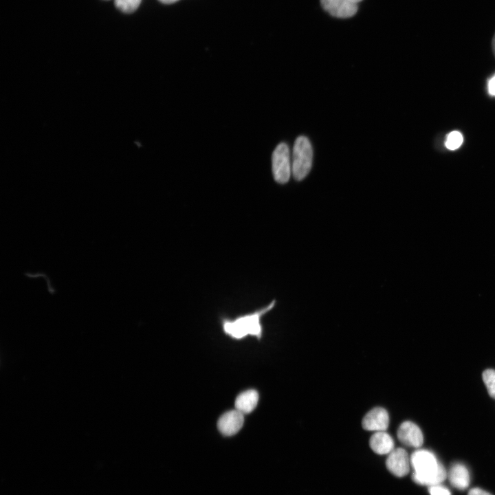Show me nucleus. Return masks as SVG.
<instances>
[{
    "mask_svg": "<svg viewBox=\"0 0 495 495\" xmlns=\"http://www.w3.org/2000/svg\"><path fill=\"white\" fill-rule=\"evenodd\" d=\"M413 468L412 478L420 485L432 486L442 483L447 477L444 467L435 455L426 450H418L410 457Z\"/></svg>",
    "mask_w": 495,
    "mask_h": 495,
    "instance_id": "1",
    "label": "nucleus"
},
{
    "mask_svg": "<svg viewBox=\"0 0 495 495\" xmlns=\"http://www.w3.org/2000/svg\"><path fill=\"white\" fill-rule=\"evenodd\" d=\"M274 304L275 302L273 301L267 307L257 312L241 316L234 320L224 322L223 329L225 332L236 339L243 338L248 335L260 338L262 332L260 322L261 316L270 311Z\"/></svg>",
    "mask_w": 495,
    "mask_h": 495,
    "instance_id": "2",
    "label": "nucleus"
},
{
    "mask_svg": "<svg viewBox=\"0 0 495 495\" xmlns=\"http://www.w3.org/2000/svg\"><path fill=\"white\" fill-rule=\"evenodd\" d=\"M313 150L309 139L303 135L298 137L292 151V173L296 181L306 177L311 170Z\"/></svg>",
    "mask_w": 495,
    "mask_h": 495,
    "instance_id": "3",
    "label": "nucleus"
},
{
    "mask_svg": "<svg viewBox=\"0 0 495 495\" xmlns=\"http://www.w3.org/2000/svg\"><path fill=\"white\" fill-rule=\"evenodd\" d=\"M272 173L275 181L279 184L287 183L292 174V164L289 146L282 142L277 145L272 153Z\"/></svg>",
    "mask_w": 495,
    "mask_h": 495,
    "instance_id": "4",
    "label": "nucleus"
},
{
    "mask_svg": "<svg viewBox=\"0 0 495 495\" xmlns=\"http://www.w3.org/2000/svg\"><path fill=\"white\" fill-rule=\"evenodd\" d=\"M386 465L390 473L396 476L402 477L409 472L410 459L404 449L394 448L388 454Z\"/></svg>",
    "mask_w": 495,
    "mask_h": 495,
    "instance_id": "5",
    "label": "nucleus"
},
{
    "mask_svg": "<svg viewBox=\"0 0 495 495\" xmlns=\"http://www.w3.org/2000/svg\"><path fill=\"white\" fill-rule=\"evenodd\" d=\"M244 423V414L235 410H229L223 414L217 421L219 432L225 436L236 434Z\"/></svg>",
    "mask_w": 495,
    "mask_h": 495,
    "instance_id": "6",
    "label": "nucleus"
},
{
    "mask_svg": "<svg viewBox=\"0 0 495 495\" xmlns=\"http://www.w3.org/2000/svg\"><path fill=\"white\" fill-rule=\"evenodd\" d=\"M323 9L329 14L338 18H349L358 11L357 3L348 0H320Z\"/></svg>",
    "mask_w": 495,
    "mask_h": 495,
    "instance_id": "7",
    "label": "nucleus"
},
{
    "mask_svg": "<svg viewBox=\"0 0 495 495\" xmlns=\"http://www.w3.org/2000/svg\"><path fill=\"white\" fill-rule=\"evenodd\" d=\"M389 424L388 412L383 408H373L364 417L362 422L364 429L369 431H385Z\"/></svg>",
    "mask_w": 495,
    "mask_h": 495,
    "instance_id": "8",
    "label": "nucleus"
},
{
    "mask_svg": "<svg viewBox=\"0 0 495 495\" xmlns=\"http://www.w3.org/2000/svg\"><path fill=\"white\" fill-rule=\"evenodd\" d=\"M397 437L404 445L413 448L420 447L424 442L420 428L413 422H403L397 430Z\"/></svg>",
    "mask_w": 495,
    "mask_h": 495,
    "instance_id": "9",
    "label": "nucleus"
},
{
    "mask_svg": "<svg viewBox=\"0 0 495 495\" xmlns=\"http://www.w3.org/2000/svg\"><path fill=\"white\" fill-rule=\"evenodd\" d=\"M369 443L372 450L378 454H388L394 449L393 439L385 431L375 432Z\"/></svg>",
    "mask_w": 495,
    "mask_h": 495,
    "instance_id": "10",
    "label": "nucleus"
},
{
    "mask_svg": "<svg viewBox=\"0 0 495 495\" xmlns=\"http://www.w3.org/2000/svg\"><path fill=\"white\" fill-rule=\"evenodd\" d=\"M448 479L454 487L459 490H465L470 484L469 471L463 464L454 463L448 472Z\"/></svg>",
    "mask_w": 495,
    "mask_h": 495,
    "instance_id": "11",
    "label": "nucleus"
},
{
    "mask_svg": "<svg viewBox=\"0 0 495 495\" xmlns=\"http://www.w3.org/2000/svg\"><path fill=\"white\" fill-rule=\"evenodd\" d=\"M258 398L256 390H247L237 396L235 400V409L244 415L250 413L256 407Z\"/></svg>",
    "mask_w": 495,
    "mask_h": 495,
    "instance_id": "12",
    "label": "nucleus"
},
{
    "mask_svg": "<svg viewBox=\"0 0 495 495\" xmlns=\"http://www.w3.org/2000/svg\"><path fill=\"white\" fill-rule=\"evenodd\" d=\"M463 141V135L459 131H453L447 135L445 144L448 149L454 151L461 146Z\"/></svg>",
    "mask_w": 495,
    "mask_h": 495,
    "instance_id": "13",
    "label": "nucleus"
},
{
    "mask_svg": "<svg viewBox=\"0 0 495 495\" xmlns=\"http://www.w3.org/2000/svg\"><path fill=\"white\" fill-rule=\"evenodd\" d=\"M483 380L490 397L495 398V370L487 369L483 373Z\"/></svg>",
    "mask_w": 495,
    "mask_h": 495,
    "instance_id": "14",
    "label": "nucleus"
},
{
    "mask_svg": "<svg viewBox=\"0 0 495 495\" xmlns=\"http://www.w3.org/2000/svg\"><path fill=\"white\" fill-rule=\"evenodd\" d=\"M141 0H115L116 6L121 11L130 13L140 6Z\"/></svg>",
    "mask_w": 495,
    "mask_h": 495,
    "instance_id": "15",
    "label": "nucleus"
},
{
    "mask_svg": "<svg viewBox=\"0 0 495 495\" xmlns=\"http://www.w3.org/2000/svg\"><path fill=\"white\" fill-rule=\"evenodd\" d=\"M429 492L430 495H451L450 490L440 484L430 486Z\"/></svg>",
    "mask_w": 495,
    "mask_h": 495,
    "instance_id": "16",
    "label": "nucleus"
},
{
    "mask_svg": "<svg viewBox=\"0 0 495 495\" xmlns=\"http://www.w3.org/2000/svg\"><path fill=\"white\" fill-rule=\"evenodd\" d=\"M488 91L491 96H495V75L488 82Z\"/></svg>",
    "mask_w": 495,
    "mask_h": 495,
    "instance_id": "17",
    "label": "nucleus"
},
{
    "mask_svg": "<svg viewBox=\"0 0 495 495\" xmlns=\"http://www.w3.org/2000/svg\"><path fill=\"white\" fill-rule=\"evenodd\" d=\"M468 495H492V494H491L489 492H487L482 489H480V488H473L469 492Z\"/></svg>",
    "mask_w": 495,
    "mask_h": 495,
    "instance_id": "18",
    "label": "nucleus"
},
{
    "mask_svg": "<svg viewBox=\"0 0 495 495\" xmlns=\"http://www.w3.org/2000/svg\"><path fill=\"white\" fill-rule=\"evenodd\" d=\"M492 49L494 56L495 57V33H494V34L492 37Z\"/></svg>",
    "mask_w": 495,
    "mask_h": 495,
    "instance_id": "19",
    "label": "nucleus"
},
{
    "mask_svg": "<svg viewBox=\"0 0 495 495\" xmlns=\"http://www.w3.org/2000/svg\"><path fill=\"white\" fill-rule=\"evenodd\" d=\"M159 1L164 3L169 4V3H173L174 2H176L178 0H159Z\"/></svg>",
    "mask_w": 495,
    "mask_h": 495,
    "instance_id": "20",
    "label": "nucleus"
},
{
    "mask_svg": "<svg viewBox=\"0 0 495 495\" xmlns=\"http://www.w3.org/2000/svg\"><path fill=\"white\" fill-rule=\"evenodd\" d=\"M348 1H351V2H353V3H358V2H360V1H362V0H348Z\"/></svg>",
    "mask_w": 495,
    "mask_h": 495,
    "instance_id": "21",
    "label": "nucleus"
}]
</instances>
